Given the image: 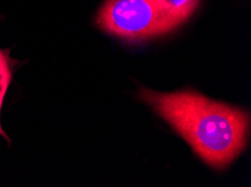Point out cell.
Masks as SVG:
<instances>
[{
    "mask_svg": "<svg viewBox=\"0 0 251 187\" xmlns=\"http://www.w3.org/2000/svg\"><path fill=\"white\" fill-rule=\"evenodd\" d=\"M139 95L212 168H226L245 150L250 129L245 110L193 90L160 93L141 87Z\"/></svg>",
    "mask_w": 251,
    "mask_h": 187,
    "instance_id": "1",
    "label": "cell"
},
{
    "mask_svg": "<svg viewBox=\"0 0 251 187\" xmlns=\"http://www.w3.org/2000/svg\"><path fill=\"white\" fill-rule=\"evenodd\" d=\"M96 24L104 32L128 43L168 33L152 0H105Z\"/></svg>",
    "mask_w": 251,
    "mask_h": 187,
    "instance_id": "2",
    "label": "cell"
},
{
    "mask_svg": "<svg viewBox=\"0 0 251 187\" xmlns=\"http://www.w3.org/2000/svg\"><path fill=\"white\" fill-rule=\"evenodd\" d=\"M167 32H171L193 16L201 0H152Z\"/></svg>",
    "mask_w": 251,
    "mask_h": 187,
    "instance_id": "3",
    "label": "cell"
},
{
    "mask_svg": "<svg viewBox=\"0 0 251 187\" xmlns=\"http://www.w3.org/2000/svg\"><path fill=\"white\" fill-rule=\"evenodd\" d=\"M15 63L16 62L11 59L9 52L0 48V116H1L3 99L6 97L7 90H8L11 79H13V68ZM0 136H3L6 139H8L2 130L1 120H0Z\"/></svg>",
    "mask_w": 251,
    "mask_h": 187,
    "instance_id": "4",
    "label": "cell"
}]
</instances>
